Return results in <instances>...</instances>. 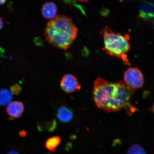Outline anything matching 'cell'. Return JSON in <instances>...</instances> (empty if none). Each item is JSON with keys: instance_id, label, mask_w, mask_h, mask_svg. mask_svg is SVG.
Returning <instances> with one entry per match:
<instances>
[{"instance_id": "1", "label": "cell", "mask_w": 154, "mask_h": 154, "mask_svg": "<svg viewBox=\"0 0 154 154\" xmlns=\"http://www.w3.org/2000/svg\"><path fill=\"white\" fill-rule=\"evenodd\" d=\"M134 91L120 81L112 82L98 78L94 82L93 98L96 106L107 112L130 109Z\"/></svg>"}, {"instance_id": "2", "label": "cell", "mask_w": 154, "mask_h": 154, "mask_svg": "<svg viewBox=\"0 0 154 154\" xmlns=\"http://www.w3.org/2000/svg\"><path fill=\"white\" fill-rule=\"evenodd\" d=\"M78 33V29L72 19L64 15H57L50 20L44 32L49 43L62 49H67L70 47Z\"/></svg>"}, {"instance_id": "3", "label": "cell", "mask_w": 154, "mask_h": 154, "mask_svg": "<svg viewBox=\"0 0 154 154\" xmlns=\"http://www.w3.org/2000/svg\"><path fill=\"white\" fill-rule=\"evenodd\" d=\"M101 34L103 38V51L109 55L122 59L126 64H128L126 54L131 48L129 42V36L116 33L107 26L102 30Z\"/></svg>"}, {"instance_id": "4", "label": "cell", "mask_w": 154, "mask_h": 154, "mask_svg": "<svg viewBox=\"0 0 154 154\" xmlns=\"http://www.w3.org/2000/svg\"><path fill=\"white\" fill-rule=\"evenodd\" d=\"M124 83L132 89L141 88L144 84L143 74L137 67H131L125 71L124 75Z\"/></svg>"}, {"instance_id": "5", "label": "cell", "mask_w": 154, "mask_h": 154, "mask_svg": "<svg viewBox=\"0 0 154 154\" xmlns=\"http://www.w3.org/2000/svg\"><path fill=\"white\" fill-rule=\"evenodd\" d=\"M62 89L66 93H70L79 91L81 85L75 77L72 74H67L63 77L60 82Z\"/></svg>"}, {"instance_id": "6", "label": "cell", "mask_w": 154, "mask_h": 154, "mask_svg": "<svg viewBox=\"0 0 154 154\" xmlns=\"http://www.w3.org/2000/svg\"><path fill=\"white\" fill-rule=\"evenodd\" d=\"M24 110V105L22 102L13 101L7 107V112L10 117L18 119L22 116Z\"/></svg>"}, {"instance_id": "7", "label": "cell", "mask_w": 154, "mask_h": 154, "mask_svg": "<svg viewBox=\"0 0 154 154\" xmlns=\"http://www.w3.org/2000/svg\"><path fill=\"white\" fill-rule=\"evenodd\" d=\"M41 12L44 18L51 20L57 15V5L53 2H47L42 6Z\"/></svg>"}, {"instance_id": "8", "label": "cell", "mask_w": 154, "mask_h": 154, "mask_svg": "<svg viewBox=\"0 0 154 154\" xmlns=\"http://www.w3.org/2000/svg\"><path fill=\"white\" fill-rule=\"evenodd\" d=\"M139 16L148 20L154 17V5L149 3L143 4L140 7Z\"/></svg>"}, {"instance_id": "9", "label": "cell", "mask_w": 154, "mask_h": 154, "mask_svg": "<svg viewBox=\"0 0 154 154\" xmlns=\"http://www.w3.org/2000/svg\"><path fill=\"white\" fill-rule=\"evenodd\" d=\"M57 115L59 120L64 123L69 122L72 120L73 117L72 110L64 106L60 108L57 111Z\"/></svg>"}, {"instance_id": "10", "label": "cell", "mask_w": 154, "mask_h": 154, "mask_svg": "<svg viewBox=\"0 0 154 154\" xmlns=\"http://www.w3.org/2000/svg\"><path fill=\"white\" fill-rule=\"evenodd\" d=\"M61 141V138L59 136L49 138L46 142V147L50 151L54 152L60 144Z\"/></svg>"}, {"instance_id": "11", "label": "cell", "mask_w": 154, "mask_h": 154, "mask_svg": "<svg viewBox=\"0 0 154 154\" xmlns=\"http://www.w3.org/2000/svg\"><path fill=\"white\" fill-rule=\"evenodd\" d=\"M12 94L7 89H0V105L5 106L8 104L13 99Z\"/></svg>"}, {"instance_id": "12", "label": "cell", "mask_w": 154, "mask_h": 154, "mask_svg": "<svg viewBox=\"0 0 154 154\" xmlns=\"http://www.w3.org/2000/svg\"><path fill=\"white\" fill-rule=\"evenodd\" d=\"M127 154H146L145 150L138 144H134L129 148Z\"/></svg>"}, {"instance_id": "13", "label": "cell", "mask_w": 154, "mask_h": 154, "mask_svg": "<svg viewBox=\"0 0 154 154\" xmlns=\"http://www.w3.org/2000/svg\"><path fill=\"white\" fill-rule=\"evenodd\" d=\"M10 90L11 93L14 95L18 96L22 92V88L20 85L17 84L11 86Z\"/></svg>"}, {"instance_id": "14", "label": "cell", "mask_w": 154, "mask_h": 154, "mask_svg": "<svg viewBox=\"0 0 154 154\" xmlns=\"http://www.w3.org/2000/svg\"><path fill=\"white\" fill-rule=\"evenodd\" d=\"M4 25L3 21L2 19L0 17V30H1L3 28Z\"/></svg>"}, {"instance_id": "15", "label": "cell", "mask_w": 154, "mask_h": 154, "mask_svg": "<svg viewBox=\"0 0 154 154\" xmlns=\"http://www.w3.org/2000/svg\"><path fill=\"white\" fill-rule=\"evenodd\" d=\"M20 136L22 137H24L26 136V133L25 131H21L19 132V134Z\"/></svg>"}, {"instance_id": "16", "label": "cell", "mask_w": 154, "mask_h": 154, "mask_svg": "<svg viewBox=\"0 0 154 154\" xmlns=\"http://www.w3.org/2000/svg\"><path fill=\"white\" fill-rule=\"evenodd\" d=\"M7 1V0H0V6L5 4Z\"/></svg>"}, {"instance_id": "17", "label": "cell", "mask_w": 154, "mask_h": 154, "mask_svg": "<svg viewBox=\"0 0 154 154\" xmlns=\"http://www.w3.org/2000/svg\"><path fill=\"white\" fill-rule=\"evenodd\" d=\"M7 154H19L18 152L14 151H11L9 152Z\"/></svg>"}, {"instance_id": "18", "label": "cell", "mask_w": 154, "mask_h": 154, "mask_svg": "<svg viewBox=\"0 0 154 154\" xmlns=\"http://www.w3.org/2000/svg\"><path fill=\"white\" fill-rule=\"evenodd\" d=\"M78 1L83 2H87L89 1V0H78Z\"/></svg>"}, {"instance_id": "19", "label": "cell", "mask_w": 154, "mask_h": 154, "mask_svg": "<svg viewBox=\"0 0 154 154\" xmlns=\"http://www.w3.org/2000/svg\"><path fill=\"white\" fill-rule=\"evenodd\" d=\"M152 110H153V112L154 113V104L153 106Z\"/></svg>"}]
</instances>
